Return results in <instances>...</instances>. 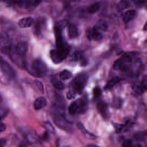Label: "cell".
Returning a JSON list of instances; mask_svg holds the SVG:
<instances>
[{
  "mask_svg": "<svg viewBox=\"0 0 147 147\" xmlns=\"http://www.w3.org/2000/svg\"><path fill=\"white\" fill-rule=\"evenodd\" d=\"M28 49V45L25 41H20L15 47V52L20 56H24Z\"/></svg>",
  "mask_w": 147,
  "mask_h": 147,
  "instance_id": "cell-9",
  "label": "cell"
},
{
  "mask_svg": "<svg viewBox=\"0 0 147 147\" xmlns=\"http://www.w3.org/2000/svg\"><path fill=\"white\" fill-rule=\"evenodd\" d=\"M146 132H140L135 135V138L137 141H144L146 138Z\"/></svg>",
  "mask_w": 147,
  "mask_h": 147,
  "instance_id": "cell-29",
  "label": "cell"
},
{
  "mask_svg": "<svg viewBox=\"0 0 147 147\" xmlns=\"http://www.w3.org/2000/svg\"><path fill=\"white\" fill-rule=\"evenodd\" d=\"M133 142L130 139H127L123 141L122 143V147H132Z\"/></svg>",
  "mask_w": 147,
  "mask_h": 147,
  "instance_id": "cell-30",
  "label": "cell"
},
{
  "mask_svg": "<svg viewBox=\"0 0 147 147\" xmlns=\"http://www.w3.org/2000/svg\"><path fill=\"white\" fill-rule=\"evenodd\" d=\"M132 147H142V146L140 144H136L134 145H133Z\"/></svg>",
  "mask_w": 147,
  "mask_h": 147,
  "instance_id": "cell-39",
  "label": "cell"
},
{
  "mask_svg": "<svg viewBox=\"0 0 147 147\" xmlns=\"http://www.w3.org/2000/svg\"><path fill=\"white\" fill-rule=\"evenodd\" d=\"M146 24H145L144 28V30H146Z\"/></svg>",
  "mask_w": 147,
  "mask_h": 147,
  "instance_id": "cell-41",
  "label": "cell"
},
{
  "mask_svg": "<svg viewBox=\"0 0 147 147\" xmlns=\"http://www.w3.org/2000/svg\"><path fill=\"white\" fill-rule=\"evenodd\" d=\"M2 118H0V123H1V121H2Z\"/></svg>",
  "mask_w": 147,
  "mask_h": 147,
  "instance_id": "cell-43",
  "label": "cell"
},
{
  "mask_svg": "<svg viewBox=\"0 0 147 147\" xmlns=\"http://www.w3.org/2000/svg\"><path fill=\"white\" fill-rule=\"evenodd\" d=\"M129 6V2L127 0H121L118 3V9L119 10H123L127 8Z\"/></svg>",
  "mask_w": 147,
  "mask_h": 147,
  "instance_id": "cell-26",
  "label": "cell"
},
{
  "mask_svg": "<svg viewBox=\"0 0 147 147\" xmlns=\"http://www.w3.org/2000/svg\"><path fill=\"white\" fill-rule=\"evenodd\" d=\"M122 100L120 98H118V99H116L115 100H114V107H116V108H119L121 107L122 105Z\"/></svg>",
  "mask_w": 147,
  "mask_h": 147,
  "instance_id": "cell-31",
  "label": "cell"
},
{
  "mask_svg": "<svg viewBox=\"0 0 147 147\" xmlns=\"http://www.w3.org/2000/svg\"><path fill=\"white\" fill-rule=\"evenodd\" d=\"M35 83H36V86H37V88L38 89V90L40 92H44V87H43V86H42V84L41 83V82H40L39 81H36Z\"/></svg>",
  "mask_w": 147,
  "mask_h": 147,
  "instance_id": "cell-33",
  "label": "cell"
},
{
  "mask_svg": "<svg viewBox=\"0 0 147 147\" xmlns=\"http://www.w3.org/2000/svg\"><path fill=\"white\" fill-rule=\"evenodd\" d=\"M42 139L44 140H48V138H49V134H48V132L47 131H45L42 134Z\"/></svg>",
  "mask_w": 147,
  "mask_h": 147,
  "instance_id": "cell-35",
  "label": "cell"
},
{
  "mask_svg": "<svg viewBox=\"0 0 147 147\" xmlns=\"http://www.w3.org/2000/svg\"><path fill=\"white\" fill-rule=\"evenodd\" d=\"M68 33L71 38H75L78 34V31L76 26L74 24H69L68 26Z\"/></svg>",
  "mask_w": 147,
  "mask_h": 147,
  "instance_id": "cell-19",
  "label": "cell"
},
{
  "mask_svg": "<svg viewBox=\"0 0 147 147\" xmlns=\"http://www.w3.org/2000/svg\"><path fill=\"white\" fill-rule=\"evenodd\" d=\"M45 19L44 18H38V20L36 21L34 26V29H35V32L38 34L41 33L42 29L45 27Z\"/></svg>",
  "mask_w": 147,
  "mask_h": 147,
  "instance_id": "cell-16",
  "label": "cell"
},
{
  "mask_svg": "<svg viewBox=\"0 0 147 147\" xmlns=\"http://www.w3.org/2000/svg\"><path fill=\"white\" fill-rule=\"evenodd\" d=\"M55 123L61 129L70 131L72 130V124L63 115L56 114L53 118Z\"/></svg>",
  "mask_w": 147,
  "mask_h": 147,
  "instance_id": "cell-5",
  "label": "cell"
},
{
  "mask_svg": "<svg viewBox=\"0 0 147 147\" xmlns=\"http://www.w3.org/2000/svg\"><path fill=\"white\" fill-rule=\"evenodd\" d=\"M72 1H77V0H72Z\"/></svg>",
  "mask_w": 147,
  "mask_h": 147,
  "instance_id": "cell-45",
  "label": "cell"
},
{
  "mask_svg": "<svg viewBox=\"0 0 147 147\" xmlns=\"http://www.w3.org/2000/svg\"><path fill=\"white\" fill-rule=\"evenodd\" d=\"M77 104V113L79 114L84 113L87 109V101L86 99L83 98H80L76 100Z\"/></svg>",
  "mask_w": 147,
  "mask_h": 147,
  "instance_id": "cell-11",
  "label": "cell"
},
{
  "mask_svg": "<svg viewBox=\"0 0 147 147\" xmlns=\"http://www.w3.org/2000/svg\"><path fill=\"white\" fill-rule=\"evenodd\" d=\"M47 105V99L45 97L40 96L37 98L34 102V108L36 110H40L44 107Z\"/></svg>",
  "mask_w": 147,
  "mask_h": 147,
  "instance_id": "cell-13",
  "label": "cell"
},
{
  "mask_svg": "<svg viewBox=\"0 0 147 147\" xmlns=\"http://www.w3.org/2000/svg\"><path fill=\"white\" fill-rule=\"evenodd\" d=\"M69 49V45L63 42L60 45L57 46L56 49L51 51L50 55L52 60L56 64L61 63L68 55Z\"/></svg>",
  "mask_w": 147,
  "mask_h": 147,
  "instance_id": "cell-2",
  "label": "cell"
},
{
  "mask_svg": "<svg viewBox=\"0 0 147 147\" xmlns=\"http://www.w3.org/2000/svg\"><path fill=\"white\" fill-rule=\"evenodd\" d=\"M94 28L98 30L99 32H100V33H103L106 32L108 26H107V24L106 23V21H103V20H100L97 24L94 26Z\"/></svg>",
  "mask_w": 147,
  "mask_h": 147,
  "instance_id": "cell-20",
  "label": "cell"
},
{
  "mask_svg": "<svg viewBox=\"0 0 147 147\" xmlns=\"http://www.w3.org/2000/svg\"><path fill=\"white\" fill-rule=\"evenodd\" d=\"M6 129V126L5 124L3 123H0V132H2L5 131Z\"/></svg>",
  "mask_w": 147,
  "mask_h": 147,
  "instance_id": "cell-36",
  "label": "cell"
},
{
  "mask_svg": "<svg viewBox=\"0 0 147 147\" xmlns=\"http://www.w3.org/2000/svg\"><path fill=\"white\" fill-rule=\"evenodd\" d=\"M131 64V58L129 55H125L117 59L114 63L113 67L116 70L125 71L129 69Z\"/></svg>",
  "mask_w": 147,
  "mask_h": 147,
  "instance_id": "cell-4",
  "label": "cell"
},
{
  "mask_svg": "<svg viewBox=\"0 0 147 147\" xmlns=\"http://www.w3.org/2000/svg\"><path fill=\"white\" fill-rule=\"evenodd\" d=\"M100 4L99 2H95L91 4L87 9V12L90 14H94L98 11L100 9Z\"/></svg>",
  "mask_w": 147,
  "mask_h": 147,
  "instance_id": "cell-22",
  "label": "cell"
},
{
  "mask_svg": "<svg viewBox=\"0 0 147 147\" xmlns=\"http://www.w3.org/2000/svg\"><path fill=\"white\" fill-rule=\"evenodd\" d=\"M19 147H28V144L26 141H22L19 145Z\"/></svg>",
  "mask_w": 147,
  "mask_h": 147,
  "instance_id": "cell-37",
  "label": "cell"
},
{
  "mask_svg": "<svg viewBox=\"0 0 147 147\" xmlns=\"http://www.w3.org/2000/svg\"><path fill=\"white\" fill-rule=\"evenodd\" d=\"M78 127L80 129V130L81 131L82 133L83 134V136L88 138V139H90V140H95L96 138V136L90 133V131H88V130H87L85 127H84V126L81 123H78Z\"/></svg>",
  "mask_w": 147,
  "mask_h": 147,
  "instance_id": "cell-15",
  "label": "cell"
},
{
  "mask_svg": "<svg viewBox=\"0 0 147 147\" xmlns=\"http://www.w3.org/2000/svg\"><path fill=\"white\" fill-rule=\"evenodd\" d=\"M77 104L76 102H73L69 106L68 111L71 114H74L77 113Z\"/></svg>",
  "mask_w": 147,
  "mask_h": 147,
  "instance_id": "cell-27",
  "label": "cell"
},
{
  "mask_svg": "<svg viewBox=\"0 0 147 147\" xmlns=\"http://www.w3.org/2000/svg\"><path fill=\"white\" fill-rule=\"evenodd\" d=\"M122 80V79L120 77L118 76H115L113 78H112L111 79H110L107 83L106 84V85L105 87V88L106 90L110 89L113 88L114 86H115L117 84H118V83H119Z\"/></svg>",
  "mask_w": 147,
  "mask_h": 147,
  "instance_id": "cell-21",
  "label": "cell"
},
{
  "mask_svg": "<svg viewBox=\"0 0 147 147\" xmlns=\"http://www.w3.org/2000/svg\"><path fill=\"white\" fill-rule=\"evenodd\" d=\"M29 71L34 76L41 78L45 76L47 74L48 68L42 61L36 59L32 62Z\"/></svg>",
  "mask_w": 147,
  "mask_h": 147,
  "instance_id": "cell-3",
  "label": "cell"
},
{
  "mask_svg": "<svg viewBox=\"0 0 147 147\" xmlns=\"http://www.w3.org/2000/svg\"><path fill=\"white\" fill-rule=\"evenodd\" d=\"M2 101V96H1V94H0V102H1Z\"/></svg>",
  "mask_w": 147,
  "mask_h": 147,
  "instance_id": "cell-40",
  "label": "cell"
},
{
  "mask_svg": "<svg viewBox=\"0 0 147 147\" xmlns=\"http://www.w3.org/2000/svg\"><path fill=\"white\" fill-rule=\"evenodd\" d=\"M9 56H10L11 59L13 61L14 63H15L17 65L21 67H23L25 65L24 62L23 60L22 59V56H19L17 55L16 52H13L11 51L9 54Z\"/></svg>",
  "mask_w": 147,
  "mask_h": 147,
  "instance_id": "cell-14",
  "label": "cell"
},
{
  "mask_svg": "<svg viewBox=\"0 0 147 147\" xmlns=\"http://www.w3.org/2000/svg\"><path fill=\"white\" fill-rule=\"evenodd\" d=\"M0 66L3 72L7 77L12 78L15 76L14 71L6 61L2 60L0 61Z\"/></svg>",
  "mask_w": 147,
  "mask_h": 147,
  "instance_id": "cell-6",
  "label": "cell"
},
{
  "mask_svg": "<svg viewBox=\"0 0 147 147\" xmlns=\"http://www.w3.org/2000/svg\"><path fill=\"white\" fill-rule=\"evenodd\" d=\"M27 141L32 145H34L36 147H38L41 145L40 140L37 136V135L36 134L35 132L30 131L26 133V134Z\"/></svg>",
  "mask_w": 147,
  "mask_h": 147,
  "instance_id": "cell-8",
  "label": "cell"
},
{
  "mask_svg": "<svg viewBox=\"0 0 147 147\" xmlns=\"http://www.w3.org/2000/svg\"><path fill=\"white\" fill-rule=\"evenodd\" d=\"M84 58V54L82 51H76L72 56V59L74 61H79L82 60Z\"/></svg>",
  "mask_w": 147,
  "mask_h": 147,
  "instance_id": "cell-25",
  "label": "cell"
},
{
  "mask_svg": "<svg viewBox=\"0 0 147 147\" xmlns=\"http://www.w3.org/2000/svg\"><path fill=\"white\" fill-rule=\"evenodd\" d=\"M2 60H3V59H2V57L0 56V61H1Z\"/></svg>",
  "mask_w": 147,
  "mask_h": 147,
  "instance_id": "cell-42",
  "label": "cell"
},
{
  "mask_svg": "<svg viewBox=\"0 0 147 147\" xmlns=\"http://www.w3.org/2000/svg\"><path fill=\"white\" fill-rule=\"evenodd\" d=\"M96 107L98 112L102 116L105 118L108 117L109 110L107 105L106 102H105L103 100H99L97 103Z\"/></svg>",
  "mask_w": 147,
  "mask_h": 147,
  "instance_id": "cell-10",
  "label": "cell"
},
{
  "mask_svg": "<svg viewBox=\"0 0 147 147\" xmlns=\"http://www.w3.org/2000/svg\"><path fill=\"white\" fill-rule=\"evenodd\" d=\"M51 82H52V83L53 87H54L55 88L57 89V90H62L64 88V84H63L61 82L58 80L56 79H52V81H51Z\"/></svg>",
  "mask_w": 147,
  "mask_h": 147,
  "instance_id": "cell-24",
  "label": "cell"
},
{
  "mask_svg": "<svg viewBox=\"0 0 147 147\" xmlns=\"http://www.w3.org/2000/svg\"><path fill=\"white\" fill-rule=\"evenodd\" d=\"M136 15V11L134 10H129L126 11L123 15V21L125 23L130 21Z\"/></svg>",
  "mask_w": 147,
  "mask_h": 147,
  "instance_id": "cell-18",
  "label": "cell"
},
{
  "mask_svg": "<svg viewBox=\"0 0 147 147\" xmlns=\"http://www.w3.org/2000/svg\"><path fill=\"white\" fill-rule=\"evenodd\" d=\"M7 110H6L4 108L0 107V118H3L7 115Z\"/></svg>",
  "mask_w": 147,
  "mask_h": 147,
  "instance_id": "cell-34",
  "label": "cell"
},
{
  "mask_svg": "<svg viewBox=\"0 0 147 147\" xmlns=\"http://www.w3.org/2000/svg\"><path fill=\"white\" fill-rule=\"evenodd\" d=\"M87 80L88 75L87 74L80 73L78 75L71 83V91L67 94L68 98H73L75 94H82L87 83Z\"/></svg>",
  "mask_w": 147,
  "mask_h": 147,
  "instance_id": "cell-1",
  "label": "cell"
},
{
  "mask_svg": "<svg viewBox=\"0 0 147 147\" xmlns=\"http://www.w3.org/2000/svg\"><path fill=\"white\" fill-rule=\"evenodd\" d=\"M146 85H147V79H146V76L145 75L142 78L141 82L136 88V91L137 93L141 94V93H143L144 91H145V90H146Z\"/></svg>",
  "mask_w": 147,
  "mask_h": 147,
  "instance_id": "cell-17",
  "label": "cell"
},
{
  "mask_svg": "<svg viewBox=\"0 0 147 147\" xmlns=\"http://www.w3.org/2000/svg\"><path fill=\"white\" fill-rule=\"evenodd\" d=\"M93 92H94V95L95 97H98L101 95L102 91H101V90L99 87H96L94 89Z\"/></svg>",
  "mask_w": 147,
  "mask_h": 147,
  "instance_id": "cell-32",
  "label": "cell"
},
{
  "mask_svg": "<svg viewBox=\"0 0 147 147\" xmlns=\"http://www.w3.org/2000/svg\"><path fill=\"white\" fill-rule=\"evenodd\" d=\"M0 147H3V146H2V145H0Z\"/></svg>",
  "mask_w": 147,
  "mask_h": 147,
  "instance_id": "cell-44",
  "label": "cell"
},
{
  "mask_svg": "<svg viewBox=\"0 0 147 147\" xmlns=\"http://www.w3.org/2000/svg\"><path fill=\"white\" fill-rule=\"evenodd\" d=\"M103 33L97 30L94 27L87 30V37L90 40H94L95 41H99L103 37Z\"/></svg>",
  "mask_w": 147,
  "mask_h": 147,
  "instance_id": "cell-7",
  "label": "cell"
},
{
  "mask_svg": "<svg viewBox=\"0 0 147 147\" xmlns=\"http://www.w3.org/2000/svg\"><path fill=\"white\" fill-rule=\"evenodd\" d=\"M71 76H72V73L69 71L67 69H64L59 74V77L60 79L64 80H65L71 78Z\"/></svg>",
  "mask_w": 147,
  "mask_h": 147,
  "instance_id": "cell-23",
  "label": "cell"
},
{
  "mask_svg": "<svg viewBox=\"0 0 147 147\" xmlns=\"http://www.w3.org/2000/svg\"><path fill=\"white\" fill-rule=\"evenodd\" d=\"M64 147H67V146H64Z\"/></svg>",
  "mask_w": 147,
  "mask_h": 147,
  "instance_id": "cell-46",
  "label": "cell"
},
{
  "mask_svg": "<svg viewBox=\"0 0 147 147\" xmlns=\"http://www.w3.org/2000/svg\"><path fill=\"white\" fill-rule=\"evenodd\" d=\"M87 147H99L96 145H94V144H90L88 145L87 146Z\"/></svg>",
  "mask_w": 147,
  "mask_h": 147,
  "instance_id": "cell-38",
  "label": "cell"
},
{
  "mask_svg": "<svg viewBox=\"0 0 147 147\" xmlns=\"http://www.w3.org/2000/svg\"><path fill=\"white\" fill-rule=\"evenodd\" d=\"M43 126L45 128L46 131H47L48 132H49V133H55L54 127H53L52 124L50 123L49 122H45L44 123Z\"/></svg>",
  "mask_w": 147,
  "mask_h": 147,
  "instance_id": "cell-28",
  "label": "cell"
},
{
  "mask_svg": "<svg viewBox=\"0 0 147 147\" xmlns=\"http://www.w3.org/2000/svg\"><path fill=\"white\" fill-rule=\"evenodd\" d=\"M34 23V19L32 17H28L22 18L18 21V25L21 28H28L31 26Z\"/></svg>",
  "mask_w": 147,
  "mask_h": 147,
  "instance_id": "cell-12",
  "label": "cell"
}]
</instances>
